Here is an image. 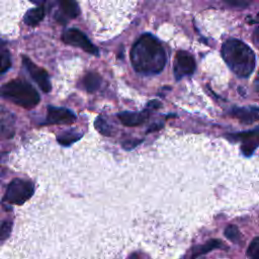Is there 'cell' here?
Instances as JSON below:
<instances>
[{
    "label": "cell",
    "mask_w": 259,
    "mask_h": 259,
    "mask_svg": "<svg viewBox=\"0 0 259 259\" xmlns=\"http://www.w3.org/2000/svg\"><path fill=\"white\" fill-rule=\"evenodd\" d=\"M131 61L137 72L144 75H155L164 69L166 53L155 36L145 33L134 44Z\"/></svg>",
    "instance_id": "1"
},
{
    "label": "cell",
    "mask_w": 259,
    "mask_h": 259,
    "mask_svg": "<svg viewBox=\"0 0 259 259\" xmlns=\"http://www.w3.org/2000/svg\"><path fill=\"white\" fill-rule=\"evenodd\" d=\"M222 56L230 69L239 77H248L255 68L253 51L239 39H229L222 47Z\"/></svg>",
    "instance_id": "2"
},
{
    "label": "cell",
    "mask_w": 259,
    "mask_h": 259,
    "mask_svg": "<svg viewBox=\"0 0 259 259\" xmlns=\"http://www.w3.org/2000/svg\"><path fill=\"white\" fill-rule=\"evenodd\" d=\"M0 96L26 109L33 108L39 102L37 91L27 82L14 79L0 87Z\"/></svg>",
    "instance_id": "3"
},
{
    "label": "cell",
    "mask_w": 259,
    "mask_h": 259,
    "mask_svg": "<svg viewBox=\"0 0 259 259\" xmlns=\"http://www.w3.org/2000/svg\"><path fill=\"white\" fill-rule=\"evenodd\" d=\"M33 191L34 187L30 181L15 178L9 183L3 200L12 204H22L31 197Z\"/></svg>",
    "instance_id": "4"
},
{
    "label": "cell",
    "mask_w": 259,
    "mask_h": 259,
    "mask_svg": "<svg viewBox=\"0 0 259 259\" xmlns=\"http://www.w3.org/2000/svg\"><path fill=\"white\" fill-rule=\"evenodd\" d=\"M62 39L64 42L71 45V46L78 47L89 54L98 55L97 48L89 40V38L81 30H79L77 28L66 29L63 32Z\"/></svg>",
    "instance_id": "5"
},
{
    "label": "cell",
    "mask_w": 259,
    "mask_h": 259,
    "mask_svg": "<svg viewBox=\"0 0 259 259\" xmlns=\"http://www.w3.org/2000/svg\"><path fill=\"white\" fill-rule=\"evenodd\" d=\"M22 63L31 78L37 83L39 88L46 93L50 92L52 89V85L47 71L35 65L29 58L25 56H22Z\"/></svg>",
    "instance_id": "6"
},
{
    "label": "cell",
    "mask_w": 259,
    "mask_h": 259,
    "mask_svg": "<svg viewBox=\"0 0 259 259\" xmlns=\"http://www.w3.org/2000/svg\"><path fill=\"white\" fill-rule=\"evenodd\" d=\"M229 137L235 141H240L243 143L242 152L246 156L252 155L255 149L259 146V127H256L251 131L233 134L230 135Z\"/></svg>",
    "instance_id": "7"
},
{
    "label": "cell",
    "mask_w": 259,
    "mask_h": 259,
    "mask_svg": "<svg viewBox=\"0 0 259 259\" xmlns=\"http://www.w3.org/2000/svg\"><path fill=\"white\" fill-rule=\"evenodd\" d=\"M195 70V62L187 52H178L174 62V75L176 79H181L184 76L191 75Z\"/></svg>",
    "instance_id": "8"
},
{
    "label": "cell",
    "mask_w": 259,
    "mask_h": 259,
    "mask_svg": "<svg viewBox=\"0 0 259 259\" xmlns=\"http://www.w3.org/2000/svg\"><path fill=\"white\" fill-rule=\"evenodd\" d=\"M76 115L64 107L48 106V115L46 124H71L75 122Z\"/></svg>",
    "instance_id": "9"
},
{
    "label": "cell",
    "mask_w": 259,
    "mask_h": 259,
    "mask_svg": "<svg viewBox=\"0 0 259 259\" xmlns=\"http://www.w3.org/2000/svg\"><path fill=\"white\" fill-rule=\"evenodd\" d=\"M149 116L148 109L141 112H133V111H123L117 114L119 120L127 126H137L144 123Z\"/></svg>",
    "instance_id": "10"
},
{
    "label": "cell",
    "mask_w": 259,
    "mask_h": 259,
    "mask_svg": "<svg viewBox=\"0 0 259 259\" xmlns=\"http://www.w3.org/2000/svg\"><path fill=\"white\" fill-rule=\"evenodd\" d=\"M233 115L244 123H251L259 119V108H236L233 110Z\"/></svg>",
    "instance_id": "11"
},
{
    "label": "cell",
    "mask_w": 259,
    "mask_h": 259,
    "mask_svg": "<svg viewBox=\"0 0 259 259\" xmlns=\"http://www.w3.org/2000/svg\"><path fill=\"white\" fill-rule=\"evenodd\" d=\"M44 16H45V9L41 6H39V7L29 9L24 14L23 21L25 24L29 26H35L42 20Z\"/></svg>",
    "instance_id": "12"
},
{
    "label": "cell",
    "mask_w": 259,
    "mask_h": 259,
    "mask_svg": "<svg viewBox=\"0 0 259 259\" xmlns=\"http://www.w3.org/2000/svg\"><path fill=\"white\" fill-rule=\"evenodd\" d=\"M62 12L68 18H76L80 12L76 0H58Z\"/></svg>",
    "instance_id": "13"
},
{
    "label": "cell",
    "mask_w": 259,
    "mask_h": 259,
    "mask_svg": "<svg viewBox=\"0 0 259 259\" xmlns=\"http://www.w3.org/2000/svg\"><path fill=\"white\" fill-rule=\"evenodd\" d=\"M83 84H84L85 89L88 92H94L100 87L101 77L97 73H94V72L87 73L84 77Z\"/></svg>",
    "instance_id": "14"
},
{
    "label": "cell",
    "mask_w": 259,
    "mask_h": 259,
    "mask_svg": "<svg viewBox=\"0 0 259 259\" xmlns=\"http://www.w3.org/2000/svg\"><path fill=\"white\" fill-rule=\"evenodd\" d=\"M221 245H222V242L220 240H217V239L209 240L205 244H203L201 246H198V247H195L194 250H193L191 258L194 259V258H196V257H198L200 255L206 254L209 251H211V250H213L215 248H219Z\"/></svg>",
    "instance_id": "15"
},
{
    "label": "cell",
    "mask_w": 259,
    "mask_h": 259,
    "mask_svg": "<svg viewBox=\"0 0 259 259\" xmlns=\"http://www.w3.org/2000/svg\"><path fill=\"white\" fill-rule=\"evenodd\" d=\"M81 137H82L81 133H78L76 131H68L59 135L57 137V140L62 146H70L73 143L77 142L79 139H81Z\"/></svg>",
    "instance_id": "16"
},
{
    "label": "cell",
    "mask_w": 259,
    "mask_h": 259,
    "mask_svg": "<svg viewBox=\"0 0 259 259\" xmlns=\"http://www.w3.org/2000/svg\"><path fill=\"white\" fill-rule=\"evenodd\" d=\"M11 66L10 55L4 45L0 44V76L5 73Z\"/></svg>",
    "instance_id": "17"
},
{
    "label": "cell",
    "mask_w": 259,
    "mask_h": 259,
    "mask_svg": "<svg viewBox=\"0 0 259 259\" xmlns=\"http://www.w3.org/2000/svg\"><path fill=\"white\" fill-rule=\"evenodd\" d=\"M94 125L95 128L102 135L104 136H110L111 135V127L110 125L107 123V121L102 117V116H98L95 121H94Z\"/></svg>",
    "instance_id": "18"
},
{
    "label": "cell",
    "mask_w": 259,
    "mask_h": 259,
    "mask_svg": "<svg viewBox=\"0 0 259 259\" xmlns=\"http://www.w3.org/2000/svg\"><path fill=\"white\" fill-rule=\"evenodd\" d=\"M225 236L232 242H238L241 238V234L237 226L230 225L225 229Z\"/></svg>",
    "instance_id": "19"
},
{
    "label": "cell",
    "mask_w": 259,
    "mask_h": 259,
    "mask_svg": "<svg viewBox=\"0 0 259 259\" xmlns=\"http://www.w3.org/2000/svg\"><path fill=\"white\" fill-rule=\"evenodd\" d=\"M247 254L250 259H259V237L252 240L247 249Z\"/></svg>",
    "instance_id": "20"
},
{
    "label": "cell",
    "mask_w": 259,
    "mask_h": 259,
    "mask_svg": "<svg viewBox=\"0 0 259 259\" xmlns=\"http://www.w3.org/2000/svg\"><path fill=\"white\" fill-rule=\"evenodd\" d=\"M12 230V222L5 221L0 226V242L6 240L11 233Z\"/></svg>",
    "instance_id": "21"
},
{
    "label": "cell",
    "mask_w": 259,
    "mask_h": 259,
    "mask_svg": "<svg viewBox=\"0 0 259 259\" xmlns=\"http://www.w3.org/2000/svg\"><path fill=\"white\" fill-rule=\"evenodd\" d=\"M231 6H234V7H239V8H242V7H246L248 6L252 0H226Z\"/></svg>",
    "instance_id": "22"
},
{
    "label": "cell",
    "mask_w": 259,
    "mask_h": 259,
    "mask_svg": "<svg viewBox=\"0 0 259 259\" xmlns=\"http://www.w3.org/2000/svg\"><path fill=\"white\" fill-rule=\"evenodd\" d=\"M141 143V140H132V141H126L125 143H123V148L124 149H127V150H131L133 148H135L138 144Z\"/></svg>",
    "instance_id": "23"
},
{
    "label": "cell",
    "mask_w": 259,
    "mask_h": 259,
    "mask_svg": "<svg viewBox=\"0 0 259 259\" xmlns=\"http://www.w3.org/2000/svg\"><path fill=\"white\" fill-rule=\"evenodd\" d=\"M253 42L257 49H259V26L254 30L253 33Z\"/></svg>",
    "instance_id": "24"
},
{
    "label": "cell",
    "mask_w": 259,
    "mask_h": 259,
    "mask_svg": "<svg viewBox=\"0 0 259 259\" xmlns=\"http://www.w3.org/2000/svg\"><path fill=\"white\" fill-rule=\"evenodd\" d=\"M255 90H256V92H257L258 95H259V72H258L257 77H256V79H255Z\"/></svg>",
    "instance_id": "25"
},
{
    "label": "cell",
    "mask_w": 259,
    "mask_h": 259,
    "mask_svg": "<svg viewBox=\"0 0 259 259\" xmlns=\"http://www.w3.org/2000/svg\"><path fill=\"white\" fill-rule=\"evenodd\" d=\"M5 133H7L6 130H5V127H3L2 124H0V138L5 137Z\"/></svg>",
    "instance_id": "26"
},
{
    "label": "cell",
    "mask_w": 259,
    "mask_h": 259,
    "mask_svg": "<svg viewBox=\"0 0 259 259\" xmlns=\"http://www.w3.org/2000/svg\"><path fill=\"white\" fill-rule=\"evenodd\" d=\"M29 1L32 2V3H34V4H41V3L46 2L47 0H29Z\"/></svg>",
    "instance_id": "27"
},
{
    "label": "cell",
    "mask_w": 259,
    "mask_h": 259,
    "mask_svg": "<svg viewBox=\"0 0 259 259\" xmlns=\"http://www.w3.org/2000/svg\"><path fill=\"white\" fill-rule=\"evenodd\" d=\"M258 16H259V14H258Z\"/></svg>",
    "instance_id": "28"
}]
</instances>
